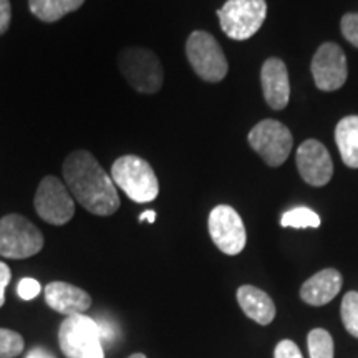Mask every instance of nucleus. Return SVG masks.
Here are the masks:
<instances>
[{
    "label": "nucleus",
    "instance_id": "22",
    "mask_svg": "<svg viewBox=\"0 0 358 358\" xmlns=\"http://www.w3.org/2000/svg\"><path fill=\"white\" fill-rule=\"evenodd\" d=\"M25 343L20 334L0 329V358H15L24 352Z\"/></svg>",
    "mask_w": 358,
    "mask_h": 358
},
{
    "label": "nucleus",
    "instance_id": "15",
    "mask_svg": "<svg viewBox=\"0 0 358 358\" xmlns=\"http://www.w3.org/2000/svg\"><path fill=\"white\" fill-rule=\"evenodd\" d=\"M342 289V274L337 268H324L301 287V299L308 306L320 307L334 301Z\"/></svg>",
    "mask_w": 358,
    "mask_h": 358
},
{
    "label": "nucleus",
    "instance_id": "30",
    "mask_svg": "<svg viewBox=\"0 0 358 358\" xmlns=\"http://www.w3.org/2000/svg\"><path fill=\"white\" fill-rule=\"evenodd\" d=\"M140 221H148L150 224H153L156 221V213L155 211H145L140 216Z\"/></svg>",
    "mask_w": 358,
    "mask_h": 358
},
{
    "label": "nucleus",
    "instance_id": "23",
    "mask_svg": "<svg viewBox=\"0 0 358 358\" xmlns=\"http://www.w3.org/2000/svg\"><path fill=\"white\" fill-rule=\"evenodd\" d=\"M342 34L348 42L358 48V13H347L342 17Z\"/></svg>",
    "mask_w": 358,
    "mask_h": 358
},
{
    "label": "nucleus",
    "instance_id": "1",
    "mask_svg": "<svg viewBox=\"0 0 358 358\" xmlns=\"http://www.w3.org/2000/svg\"><path fill=\"white\" fill-rule=\"evenodd\" d=\"M65 186L88 213L111 216L118 211L120 196L108 173L90 151L78 150L64 163Z\"/></svg>",
    "mask_w": 358,
    "mask_h": 358
},
{
    "label": "nucleus",
    "instance_id": "14",
    "mask_svg": "<svg viewBox=\"0 0 358 358\" xmlns=\"http://www.w3.org/2000/svg\"><path fill=\"white\" fill-rule=\"evenodd\" d=\"M45 301L48 307L66 317L80 315L92 307L90 294L69 282H50L45 287Z\"/></svg>",
    "mask_w": 358,
    "mask_h": 358
},
{
    "label": "nucleus",
    "instance_id": "6",
    "mask_svg": "<svg viewBox=\"0 0 358 358\" xmlns=\"http://www.w3.org/2000/svg\"><path fill=\"white\" fill-rule=\"evenodd\" d=\"M222 32L232 40L256 35L267 17L266 0H227L217 10Z\"/></svg>",
    "mask_w": 358,
    "mask_h": 358
},
{
    "label": "nucleus",
    "instance_id": "7",
    "mask_svg": "<svg viewBox=\"0 0 358 358\" xmlns=\"http://www.w3.org/2000/svg\"><path fill=\"white\" fill-rule=\"evenodd\" d=\"M118 66L127 82L140 93H156L163 87V66L159 58L148 48H124Z\"/></svg>",
    "mask_w": 358,
    "mask_h": 358
},
{
    "label": "nucleus",
    "instance_id": "18",
    "mask_svg": "<svg viewBox=\"0 0 358 358\" xmlns=\"http://www.w3.org/2000/svg\"><path fill=\"white\" fill-rule=\"evenodd\" d=\"M83 2L85 0H29V7L38 20L53 24L64 19L66 13L78 10Z\"/></svg>",
    "mask_w": 358,
    "mask_h": 358
},
{
    "label": "nucleus",
    "instance_id": "31",
    "mask_svg": "<svg viewBox=\"0 0 358 358\" xmlns=\"http://www.w3.org/2000/svg\"><path fill=\"white\" fill-rule=\"evenodd\" d=\"M128 358H146V355H143V353H133V355Z\"/></svg>",
    "mask_w": 358,
    "mask_h": 358
},
{
    "label": "nucleus",
    "instance_id": "24",
    "mask_svg": "<svg viewBox=\"0 0 358 358\" xmlns=\"http://www.w3.org/2000/svg\"><path fill=\"white\" fill-rule=\"evenodd\" d=\"M40 290H42V285H40L38 280L22 279L19 282V287H17V294L24 301H32V299H35L40 294Z\"/></svg>",
    "mask_w": 358,
    "mask_h": 358
},
{
    "label": "nucleus",
    "instance_id": "12",
    "mask_svg": "<svg viewBox=\"0 0 358 358\" xmlns=\"http://www.w3.org/2000/svg\"><path fill=\"white\" fill-rule=\"evenodd\" d=\"M297 169L307 185L320 187L325 186L334 176V161L329 150L317 140H307L299 146Z\"/></svg>",
    "mask_w": 358,
    "mask_h": 358
},
{
    "label": "nucleus",
    "instance_id": "9",
    "mask_svg": "<svg viewBox=\"0 0 358 358\" xmlns=\"http://www.w3.org/2000/svg\"><path fill=\"white\" fill-rule=\"evenodd\" d=\"M34 204L38 216L53 226H64L75 214L73 196L55 176H45L40 181Z\"/></svg>",
    "mask_w": 358,
    "mask_h": 358
},
{
    "label": "nucleus",
    "instance_id": "3",
    "mask_svg": "<svg viewBox=\"0 0 358 358\" xmlns=\"http://www.w3.org/2000/svg\"><path fill=\"white\" fill-rule=\"evenodd\" d=\"M58 343L69 358H105L100 329L96 320L80 313L62 322Z\"/></svg>",
    "mask_w": 358,
    "mask_h": 358
},
{
    "label": "nucleus",
    "instance_id": "19",
    "mask_svg": "<svg viewBox=\"0 0 358 358\" xmlns=\"http://www.w3.org/2000/svg\"><path fill=\"white\" fill-rule=\"evenodd\" d=\"M282 227H294V229H303V227H320L319 214L313 213L308 208H295L282 214L280 219Z\"/></svg>",
    "mask_w": 358,
    "mask_h": 358
},
{
    "label": "nucleus",
    "instance_id": "16",
    "mask_svg": "<svg viewBox=\"0 0 358 358\" xmlns=\"http://www.w3.org/2000/svg\"><path fill=\"white\" fill-rule=\"evenodd\" d=\"M237 302L245 315L259 325H268L275 317V303L264 290L254 285H243L237 289Z\"/></svg>",
    "mask_w": 358,
    "mask_h": 358
},
{
    "label": "nucleus",
    "instance_id": "27",
    "mask_svg": "<svg viewBox=\"0 0 358 358\" xmlns=\"http://www.w3.org/2000/svg\"><path fill=\"white\" fill-rule=\"evenodd\" d=\"M98 329H100V335H101V342L103 343H111L116 338V327L111 324L110 320L103 319L100 322H96Z\"/></svg>",
    "mask_w": 358,
    "mask_h": 358
},
{
    "label": "nucleus",
    "instance_id": "20",
    "mask_svg": "<svg viewBox=\"0 0 358 358\" xmlns=\"http://www.w3.org/2000/svg\"><path fill=\"white\" fill-rule=\"evenodd\" d=\"M310 358H334V340L324 329L310 330L307 337Z\"/></svg>",
    "mask_w": 358,
    "mask_h": 358
},
{
    "label": "nucleus",
    "instance_id": "13",
    "mask_svg": "<svg viewBox=\"0 0 358 358\" xmlns=\"http://www.w3.org/2000/svg\"><path fill=\"white\" fill-rule=\"evenodd\" d=\"M262 93L272 110H284L290 98L289 71L280 58H268L261 70Z\"/></svg>",
    "mask_w": 358,
    "mask_h": 358
},
{
    "label": "nucleus",
    "instance_id": "26",
    "mask_svg": "<svg viewBox=\"0 0 358 358\" xmlns=\"http://www.w3.org/2000/svg\"><path fill=\"white\" fill-rule=\"evenodd\" d=\"M12 7L8 0H0V35H3L10 27Z\"/></svg>",
    "mask_w": 358,
    "mask_h": 358
},
{
    "label": "nucleus",
    "instance_id": "11",
    "mask_svg": "<svg viewBox=\"0 0 358 358\" xmlns=\"http://www.w3.org/2000/svg\"><path fill=\"white\" fill-rule=\"evenodd\" d=\"M312 77L322 92H335L347 82V57L337 43H324L312 58Z\"/></svg>",
    "mask_w": 358,
    "mask_h": 358
},
{
    "label": "nucleus",
    "instance_id": "10",
    "mask_svg": "<svg viewBox=\"0 0 358 358\" xmlns=\"http://www.w3.org/2000/svg\"><path fill=\"white\" fill-rule=\"evenodd\" d=\"M208 227L213 243L221 252L227 256H237L243 252L248 243V234L243 217L234 208L226 204L216 206L209 214Z\"/></svg>",
    "mask_w": 358,
    "mask_h": 358
},
{
    "label": "nucleus",
    "instance_id": "2",
    "mask_svg": "<svg viewBox=\"0 0 358 358\" xmlns=\"http://www.w3.org/2000/svg\"><path fill=\"white\" fill-rule=\"evenodd\" d=\"M111 179L134 203H151L159 194V181L155 169L140 156L127 155L111 166Z\"/></svg>",
    "mask_w": 358,
    "mask_h": 358
},
{
    "label": "nucleus",
    "instance_id": "21",
    "mask_svg": "<svg viewBox=\"0 0 358 358\" xmlns=\"http://www.w3.org/2000/svg\"><path fill=\"white\" fill-rule=\"evenodd\" d=\"M340 313L348 334L358 338V292H348L343 297Z\"/></svg>",
    "mask_w": 358,
    "mask_h": 358
},
{
    "label": "nucleus",
    "instance_id": "28",
    "mask_svg": "<svg viewBox=\"0 0 358 358\" xmlns=\"http://www.w3.org/2000/svg\"><path fill=\"white\" fill-rule=\"evenodd\" d=\"M10 277H12L10 268H8L7 264L0 262V307L6 303V289L8 282H10Z\"/></svg>",
    "mask_w": 358,
    "mask_h": 358
},
{
    "label": "nucleus",
    "instance_id": "4",
    "mask_svg": "<svg viewBox=\"0 0 358 358\" xmlns=\"http://www.w3.org/2000/svg\"><path fill=\"white\" fill-rule=\"evenodd\" d=\"M43 248V236L38 227L20 214H8L0 219V256L6 259H27Z\"/></svg>",
    "mask_w": 358,
    "mask_h": 358
},
{
    "label": "nucleus",
    "instance_id": "5",
    "mask_svg": "<svg viewBox=\"0 0 358 358\" xmlns=\"http://www.w3.org/2000/svg\"><path fill=\"white\" fill-rule=\"evenodd\" d=\"M186 55L194 73L204 82L217 83L226 78L229 70L227 58L211 34L204 30L192 32L186 42Z\"/></svg>",
    "mask_w": 358,
    "mask_h": 358
},
{
    "label": "nucleus",
    "instance_id": "17",
    "mask_svg": "<svg viewBox=\"0 0 358 358\" xmlns=\"http://www.w3.org/2000/svg\"><path fill=\"white\" fill-rule=\"evenodd\" d=\"M335 143L348 168H358V116H345L335 128Z\"/></svg>",
    "mask_w": 358,
    "mask_h": 358
},
{
    "label": "nucleus",
    "instance_id": "29",
    "mask_svg": "<svg viewBox=\"0 0 358 358\" xmlns=\"http://www.w3.org/2000/svg\"><path fill=\"white\" fill-rule=\"evenodd\" d=\"M25 358H53V355L43 350V348H32V350L27 353Z\"/></svg>",
    "mask_w": 358,
    "mask_h": 358
},
{
    "label": "nucleus",
    "instance_id": "25",
    "mask_svg": "<svg viewBox=\"0 0 358 358\" xmlns=\"http://www.w3.org/2000/svg\"><path fill=\"white\" fill-rule=\"evenodd\" d=\"M274 358H303L301 348L292 340H282L277 343Z\"/></svg>",
    "mask_w": 358,
    "mask_h": 358
},
{
    "label": "nucleus",
    "instance_id": "8",
    "mask_svg": "<svg viewBox=\"0 0 358 358\" xmlns=\"http://www.w3.org/2000/svg\"><path fill=\"white\" fill-rule=\"evenodd\" d=\"M249 145L268 166L277 168L285 163L292 151L294 140L290 129L275 120H264L250 129Z\"/></svg>",
    "mask_w": 358,
    "mask_h": 358
}]
</instances>
